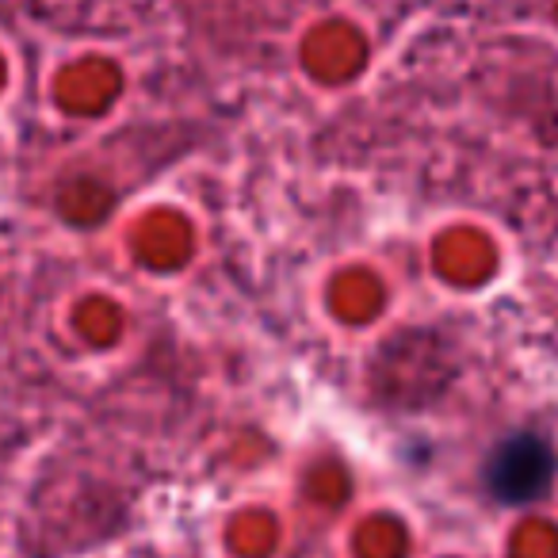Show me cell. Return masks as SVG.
<instances>
[{
    "label": "cell",
    "mask_w": 558,
    "mask_h": 558,
    "mask_svg": "<svg viewBox=\"0 0 558 558\" xmlns=\"http://www.w3.org/2000/svg\"><path fill=\"white\" fill-rule=\"evenodd\" d=\"M486 478L494 497H501V501H532V497L547 494L550 478H555V451L539 436H512L494 451Z\"/></svg>",
    "instance_id": "1"
}]
</instances>
